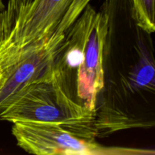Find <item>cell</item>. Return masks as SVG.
<instances>
[{"mask_svg":"<svg viewBox=\"0 0 155 155\" xmlns=\"http://www.w3.org/2000/svg\"><path fill=\"white\" fill-rule=\"evenodd\" d=\"M108 28L106 5L104 11H96L88 5L65 31L64 45L54 65L66 92L93 111H97L98 98L105 86L104 52Z\"/></svg>","mask_w":155,"mask_h":155,"instance_id":"obj_1","label":"cell"},{"mask_svg":"<svg viewBox=\"0 0 155 155\" xmlns=\"http://www.w3.org/2000/svg\"><path fill=\"white\" fill-rule=\"evenodd\" d=\"M0 120L53 124L77 136L95 140L96 111L71 98L64 89L55 68L20 92L0 114Z\"/></svg>","mask_w":155,"mask_h":155,"instance_id":"obj_2","label":"cell"},{"mask_svg":"<svg viewBox=\"0 0 155 155\" xmlns=\"http://www.w3.org/2000/svg\"><path fill=\"white\" fill-rule=\"evenodd\" d=\"M74 0H9L0 12V64L51 36Z\"/></svg>","mask_w":155,"mask_h":155,"instance_id":"obj_3","label":"cell"},{"mask_svg":"<svg viewBox=\"0 0 155 155\" xmlns=\"http://www.w3.org/2000/svg\"><path fill=\"white\" fill-rule=\"evenodd\" d=\"M65 37V33L55 31L21 55L0 65V114L20 92L54 68Z\"/></svg>","mask_w":155,"mask_h":155,"instance_id":"obj_4","label":"cell"},{"mask_svg":"<svg viewBox=\"0 0 155 155\" xmlns=\"http://www.w3.org/2000/svg\"><path fill=\"white\" fill-rule=\"evenodd\" d=\"M12 133L18 147L36 155H95L123 154L121 148H107L95 140L53 124L13 123Z\"/></svg>","mask_w":155,"mask_h":155,"instance_id":"obj_5","label":"cell"},{"mask_svg":"<svg viewBox=\"0 0 155 155\" xmlns=\"http://www.w3.org/2000/svg\"><path fill=\"white\" fill-rule=\"evenodd\" d=\"M139 25L149 33H155V0H132Z\"/></svg>","mask_w":155,"mask_h":155,"instance_id":"obj_6","label":"cell"},{"mask_svg":"<svg viewBox=\"0 0 155 155\" xmlns=\"http://www.w3.org/2000/svg\"><path fill=\"white\" fill-rule=\"evenodd\" d=\"M90 1L91 0H74L68 12L64 16L63 19L59 24L56 31L58 33H65V31L71 27V24L80 16L85 8L89 4Z\"/></svg>","mask_w":155,"mask_h":155,"instance_id":"obj_7","label":"cell"},{"mask_svg":"<svg viewBox=\"0 0 155 155\" xmlns=\"http://www.w3.org/2000/svg\"><path fill=\"white\" fill-rule=\"evenodd\" d=\"M4 8H5V5L4 3H3V1L2 0H0V12H1Z\"/></svg>","mask_w":155,"mask_h":155,"instance_id":"obj_8","label":"cell"},{"mask_svg":"<svg viewBox=\"0 0 155 155\" xmlns=\"http://www.w3.org/2000/svg\"><path fill=\"white\" fill-rule=\"evenodd\" d=\"M32 0H19L20 2L23 3V4H27V3H29L30 2H31Z\"/></svg>","mask_w":155,"mask_h":155,"instance_id":"obj_9","label":"cell"},{"mask_svg":"<svg viewBox=\"0 0 155 155\" xmlns=\"http://www.w3.org/2000/svg\"><path fill=\"white\" fill-rule=\"evenodd\" d=\"M2 84V74L1 73H0V86H1Z\"/></svg>","mask_w":155,"mask_h":155,"instance_id":"obj_10","label":"cell"}]
</instances>
